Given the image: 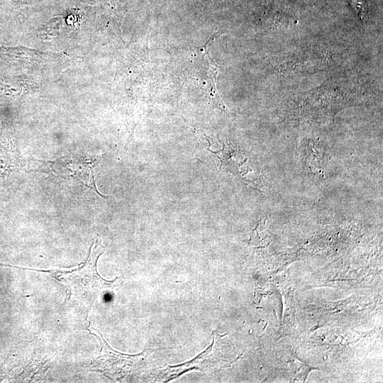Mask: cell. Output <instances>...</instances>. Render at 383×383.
I'll return each mask as SVG.
<instances>
[{
    "label": "cell",
    "mask_w": 383,
    "mask_h": 383,
    "mask_svg": "<svg viewBox=\"0 0 383 383\" xmlns=\"http://www.w3.org/2000/svg\"><path fill=\"white\" fill-rule=\"evenodd\" d=\"M105 251L99 239L91 244L89 256L82 267L72 272H65L60 277L67 284L71 301L84 308H89L103 294L111 291L121 282V277L108 281L97 272L99 257Z\"/></svg>",
    "instance_id": "1"
},
{
    "label": "cell",
    "mask_w": 383,
    "mask_h": 383,
    "mask_svg": "<svg viewBox=\"0 0 383 383\" xmlns=\"http://www.w3.org/2000/svg\"><path fill=\"white\" fill-rule=\"evenodd\" d=\"M101 344L99 356L93 362L95 370L104 373L111 379L129 378L138 372L144 365L145 359L156 350L147 349L141 353L130 355L113 350L106 342L101 333L90 323L87 327Z\"/></svg>",
    "instance_id": "2"
},
{
    "label": "cell",
    "mask_w": 383,
    "mask_h": 383,
    "mask_svg": "<svg viewBox=\"0 0 383 383\" xmlns=\"http://www.w3.org/2000/svg\"><path fill=\"white\" fill-rule=\"evenodd\" d=\"M234 352L235 348L226 334L220 335L213 331L212 343L204 352L189 362L167 367L162 374L169 381L189 370L213 372L230 366L235 360L233 359Z\"/></svg>",
    "instance_id": "3"
},
{
    "label": "cell",
    "mask_w": 383,
    "mask_h": 383,
    "mask_svg": "<svg viewBox=\"0 0 383 383\" xmlns=\"http://www.w3.org/2000/svg\"><path fill=\"white\" fill-rule=\"evenodd\" d=\"M53 172L63 178L77 179L99 194L94 177L93 162L82 156H67L55 161L52 164Z\"/></svg>",
    "instance_id": "4"
},
{
    "label": "cell",
    "mask_w": 383,
    "mask_h": 383,
    "mask_svg": "<svg viewBox=\"0 0 383 383\" xmlns=\"http://www.w3.org/2000/svg\"><path fill=\"white\" fill-rule=\"evenodd\" d=\"M11 133L10 129L4 125L0 133V176L8 174L19 166V154Z\"/></svg>",
    "instance_id": "5"
}]
</instances>
